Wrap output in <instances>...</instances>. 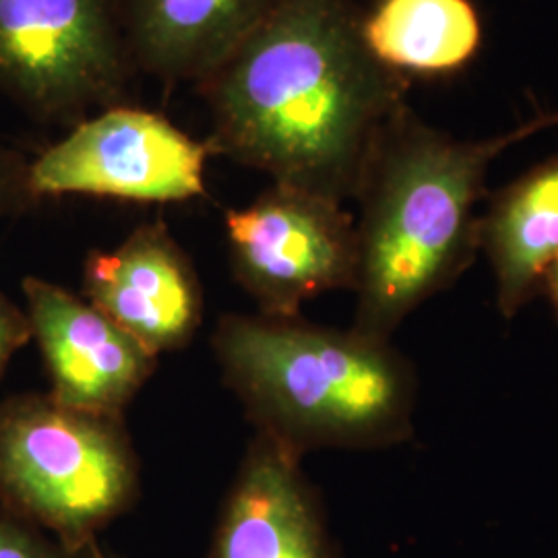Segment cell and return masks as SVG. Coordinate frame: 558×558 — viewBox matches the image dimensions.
<instances>
[{"label": "cell", "instance_id": "cell-1", "mask_svg": "<svg viewBox=\"0 0 558 558\" xmlns=\"http://www.w3.org/2000/svg\"><path fill=\"white\" fill-rule=\"evenodd\" d=\"M408 81L368 50L354 0H281L197 87L214 156L343 203L408 108Z\"/></svg>", "mask_w": 558, "mask_h": 558}, {"label": "cell", "instance_id": "cell-2", "mask_svg": "<svg viewBox=\"0 0 558 558\" xmlns=\"http://www.w3.org/2000/svg\"><path fill=\"white\" fill-rule=\"evenodd\" d=\"M558 126L544 112L499 137L459 141L403 108L368 160L354 199L359 269L352 329L391 341L424 302L476 260V214L490 163L519 141Z\"/></svg>", "mask_w": 558, "mask_h": 558}, {"label": "cell", "instance_id": "cell-3", "mask_svg": "<svg viewBox=\"0 0 558 558\" xmlns=\"http://www.w3.org/2000/svg\"><path fill=\"white\" fill-rule=\"evenodd\" d=\"M211 345L257 433L296 458L414 437L418 377L391 341L257 313L223 315Z\"/></svg>", "mask_w": 558, "mask_h": 558}, {"label": "cell", "instance_id": "cell-4", "mask_svg": "<svg viewBox=\"0 0 558 558\" xmlns=\"http://www.w3.org/2000/svg\"><path fill=\"white\" fill-rule=\"evenodd\" d=\"M140 495V459L122 418L50 393L0 401V507L80 555Z\"/></svg>", "mask_w": 558, "mask_h": 558}, {"label": "cell", "instance_id": "cell-5", "mask_svg": "<svg viewBox=\"0 0 558 558\" xmlns=\"http://www.w3.org/2000/svg\"><path fill=\"white\" fill-rule=\"evenodd\" d=\"M135 73L117 0H0V94L29 117L73 126Z\"/></svg>", "mask_w": 558, "mask_h": 558}, {"label": "cell", "instance_id": "cell-6", "mask_svg": "<svg viewBox=\"0 0 558 558\" xmlns=\"http://www.w3.org/2000/svg\"><path fill=\"white\" fill-rule=\"evenodd\" d=\"M211 147L158 112L114 104L75 122L27 166L36 201L87 195L180 203L205 195Z\"/></svg>", "mask_w": 558, "mask_h": 558}, {"label": "cell", "instance_id": "cell-7", "mask_svg": "<svg viewBox=\"0 0 558 558\" xmlns=\"http://www.w3.org/2000/svg\"><path fill=\"white\" fill-rule=\"evenodd\" d=\"M226 239L232 271L263 315L300 317L306 300L354 290L356 221L339 201L274 182L226 211Z\"/></svg>", "mask_w": 558, "mask_h": 558}, {"label": "cell", "instance_id": "cell-8", "mask_svg": "<svg viewBox=\"0 0 558 558\" xmlns=\"http://www.w3.org/2000/svg\"><path fill=\"white\" fill-rule=\"evenodd\" d=\"M21 290L50 379L48 393L81 412L122 418L156 373L158 356L59 283L29 276Z\"/></svg>", "mask_w": 558, "mask_h": 558}, {"label": "cell", "instance_id": "cell-9", "mask_svg": "<svg viewBox=\"0 0 558 558\" xmlns=\"http://www.w3.org/2000/svg\"><path fill=\"white\" fill-rule=\"evenodd\" d=\"M83 296L156 356L189 345L203 319L193 260L160 220L141 223L110 251H92Z\"/></svg>", "mask_w": 558, "mask_h": 558}, {"label": "cell", "instance_id": "cell-10", "mask_svg": "<svg viewBox=\"0 0 558 558\" xmlns=\"http://www.w3.org/2000/svg\"><path fill=\"white\" fill-rule=\"evenodd\" d=\"M300 461L255 435L223 500L207 558H338Z\"/></svg>", "mask_w": 558, "mask_h": 558}, {"label": "cell", "instance_id": "cell-11", "mask_svg": "<svg viewBox=\"0 0 558 558\" xmlns=\"http://www.w3.org/2000/svg\"><path fill=\"white\" fill-rule=\"evenodd\" d=\"M135 71L168 85L207 80L281 0H117Z\"/></svg>", "mask_w": 558, "mask_h": 558}, {"label": "cell", "instance_id": "cell-12", "mask_svg": "<svg viewBox=\"0 0 558 558\" xmlns=\"http://www.w3.org/2000/svg\"><path fill=\"white\" fill-rule=\"evenodd\" d=\"M478 248L495 276V302L511 320L539 296L558 259V156L502 186L480 216Z\"/></svg>", "mask_w": 558, "mask_h": 558}, {"label": "cell", "instance_id": "cell-13", "mask_svg": "<svg viewBox=\"0 0 558 558\" xmlns=\"http://www.w3.org/2000/svg\"><path fill=\"white\" fill-rule=\"evenodd\" d=\"M375 59L399 75H449L478 54L480 15L472 0H377L362 15Z\"/></svg>", "mask_w": 558, "mask_h": 558}, {"label": "cell", "instance_id": "cell-14", "mask_svg": "<svg viewBox=\"0 0 558 558\" xmlns=\"http://www.w3.org/2000/svg\"><path fill=\"white\" fill-rule=\"evenodd\" d=\"M0 558H83L34 523L0 507Z\"/></svg>", "mask_w": 558, "mask_h": 558}, {"label": "cell", "instance_id": "cell-15", "mask_svg": "<svg viewBox=\"0 0 558 558\" xmlns=\"http://www.w3.org/2000/svg\"><path fill=\"white\" fill-rule=\"evenodd\" d=\"M27 166L20 151L0 143V220L20 216L38 201L27 184Z\"/></svg>", "mask_w": 558, "mask_h": 558}, {"label": "cell", "instance_id": "cell-16", "mask_svg": "<svg viewBox=\"0 0 558 558\" xmlns=\"http://www.w3.org/2000/svg\"><path fill=\"white\" fill-rule=\"evenodd\" d=\"M32 341V327L25 308L15 304L0 290V379L9 362Z\"/></svg>", "mask_w": 558, "mask_h": 558}, {"label": "cell", "instance_id": "cell-17", "mask_svg": "<svg viewBox=\"0 0 558 558\" xmlns=\"http://www.w3.org/2000/svg\"><path fill=\"white\" fill-rule=\"evenodd\" d=\"M539 294H544V296L548 299L558 319V259L555 260V263L550 265V269L546 271Z\"/></svg>", "mask_w": 558, "mask_h": 558}, {"label": "cell", "instance_id": "cell-18", "mask_svg": "<svg viewBox=\"0 0 558 558\" xmlns=\"http://www.w3.org/2000/svg\"><path fill=\"white\" fill-rule=\"evenodd\" d=\"M81 557L83 558H117L112 557V555H108L106 550H101L100 544H98V539L94 542V544H89L83 553H81Z\"/></svg>", "mask_w": 558, "mask_h": 558}]
</instances>
